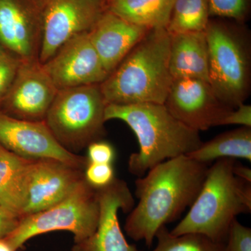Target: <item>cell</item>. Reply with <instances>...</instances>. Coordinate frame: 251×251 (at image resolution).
<instances>
[{"label": "cell", "mask_w": 251, "mask_h": 251, "mask_svg": "<svg viewBox=\"0 0 251 251\" xmlns=\"http://www.w3.org/2000/svg\"><path fill=\"white\" fill-rule=\"evenodd\" d=\"M209 168L208 163L182 155L162 162L138 178L135 185L139 202L125 223L128 237L151 247L158 229L192 205Z\"/></svg>", "instance_id": "1"}, {"label": "cell", "mask_w": 251, "mask_h": 251, "mask_svg": "<svg viewBox=\"0 0 251 251\" xmlns=\"http://www.w3.org/2000/svg\"><path fill=\"white\" fill-rule=\"evenodd\" d=\"M105 120H121L134 132L140 149L130 155L128 170L138 177L162 162L192 152L202 143L200 132L175 118L164 104H108Z\"/></svg>", "instance_id": "2"}, {"label": "cell", "mask_w": 251, "mask_h": 251, "mask_svg": "<svg viewBox=\"0 0 251 251\" xmlns=\"http://www.w3.org/2000/svg\"><path fill=\"white\" fill-rule=\"evenodd\" d=\"M170 46L166 29H150L100 84L107 105L164 104L173 80Z\"/></svg>", "instance_id": "3"}, {"label": "cell", "mask_w": 251, "mask_h": 251, "mask_svg": "<svg viewBox=\"0 0 251 251\" xmlns=\"http://www.w3.org/2000/svg\"><path fill=\"white\" fill-rule=\"evenodd\" d=\"M235 162L221 158L209 166L201 191L188 214L170 231L171 234H201L226 243L232 221L251 211V184L234 175Z\"/></svg>", "instance_id": "4"}, {"label": "cell", "mask_w": 251, "mask_h": 251, "mask_svg": "<svg viewBox=\"0 0 251 251\" xmlns=\"http://www.w3.org/2000/svg\"><path fill=\"white\" fill-rule=\"evenodd\" d=\"M243 24L210 19L204 31L209 84L216 97L231 109L244 103L250 90V45Z\"/></svg>", "instance_id": "5"}, {"label": "cell", "mask_w": 251, "mask_h": 251, "mask_svg": "<svg viewBox=\"0 0 251 251\" xmlns=\"http://www.w3.org/2000/svg\"><path fill=\"white\" fill-rule=\"evenodd\" d=\"M106 106L100 84L62 89L44 122L57 141L75 153L105 135Z\"/></svg>", "instance_id": "6"}, {"label": "cell", "mask_w": 251, "mask_h": 251, "mask_svg": "<svg viewBox=\"0 0 251 251\" xmlns=\"http://www.w3.org/2000/svg\"><path fill=\"white\" fill-rule=\"evenodd\" d=\"M99 214L97 188L84 178L57 204L22 218L18 227L4 239L16 251L31 238L53 231H69L74 234L75 243L80 242L94 233Z\"/></svg>", "instance_id": "7"}, {"label": "cell", "mask_w": 251, "mask_h": 251, "mask_svg": "<svg viewBox=\"0 0 251 251\" xmlns=\"http://www.w3.org/2000/svg\"><path fill=\"white\" fill-rule=\"evenodd\" d=\"M107 11L105 0H44L39 61H49L74 36L90 32Z\"/></svg>", "instance_id": "8"}, {"label": "cell", "mask_w": 251, "mask_h": 251, "mask_svg": "<svg viewBox=\"0 0 251 251\" xmlns=\"http://www.w3.org/2000/svg\"><path fill=\"white\" fill-rule=\"evenodd\" d=\"M0 145L28 161L53 160L85 171L87 157L72 153L57 141L45 122L27 121L0 112Z\"/></svg>", "instance_id": "9"}, {"label": "cell", "mask_w": 251, "mask_h": 251, "mask_svg": "<svg viewBox=\"0 0 251 251\" xmlns=\"http://www.w3.org/2000/svg\"><path fill=\"white\" fill-rule=\"evenodd\" d=\"M44 0H0V45L20 62L39 60Z\"/></svg>", "instance_id": "10"}, {"label": "cell", "mask_w": 251, "mask_h": 251, "mask_svg": "<svg viewBox=\"0 0 251 251\" xmlns=\"http://www.w3.org/2000/svg\"><path fill=\"white\" fill-rule=\"evenodd\" d=\"M164 105L175 118L199 132L221 126L232 110L216 97L209 82L194 78L173 80Z\"/></svg>", "instance_id": "11"}, {"label": "cell", "mask_w": 251, "mask_h": 251, "mask_svg": "<svg viewBox=\"0 0 251 251\" xmlns=\"http://www.w3.org/2000/svg\"><path fill=\"white\" fill-rule=\"evenodd\" d=\"M42 66L58 90L100 84L108 76L89 32L68 41Z\"/></svg>", "instance_id": "12"}, {"label": "cell", "mask_w": 251, "mask_h": 251, "mask_svg": "<svg viewBox=\"0 0 251 251\" xmlns=\"http://www.w3.org/2000/svg\"><path fill=\"white\" fill-rule=\"evenodd\" d=\"M99 204V221L94 233L85 240L75 243L72 251H142L128 244L118 220L122 209H133L135 201L128 185L117 179L105 187L97 189Z\"/></svg>", "instance_id": "13"}, {"label": "cell", "mask_w": 251, "mask_h": 251, "mask_svg": "<svg viewBox=\"0 0 251 251\" xmlns=\"http://www.w3.org/2000/svg\"><path fill=\"white\" fill-rule=\"evenodd\" d=\"M58 90L39 60L21 62L9 93L0 106L10 117L44 121Z\"/></svg>", "instance_id": "14"}, {"label": "cell", "mask_w": 251, "mask_h": 251, "mask_svg": "<svg viewBox=\"0 0 251 251\" xmlns=\"http://www.w3.org/2000/svg\"><path fill=\"white\" fill-rule=\"evenodd\" d=\"M84 171L60 161H32L21 219L45 210L64 199L85 178Z\"/></svg>", "instance_id": "15"}, {"label": "cell", "mask_w": 251, "mask_h": 251, "mask_svg": "<svg viewBox=\"0 0 251 251\" xmlns=\"http://www.w3.org/2000/svg\"><path fill=\"white\" fill-rule=\"evenodd\" d=\"M150 30L127 22L107 10L89 36L109 75Z\"/></svg>", "instance_id": "16"}, {"label": "cell", "mask_w": 251, "mask_h": 251, "mask_svg": "<svg viewBox=\"0 0 251 251\" xmlns=\"http://www.w3.org/2000/svg\"><path fill=\"white\" fill-rule=\"evenodd\" d=\"M170 35L169 68L173 80L194 78L209 82L205 31Z\"/></svg>", "instance_id": "17"}, {"label": "cell", "mask_w": 251, "mask_h": 251, "mask_svg": "<svg viewBox=\"0 0 251 251\" xmlns=\"http://www.w3.org/2000/svg\"><path fill=\"white\" fill-rule=\"evenodd\" d=\"M28 161L0 145V206L19 216L26 202Z\"/></svg>", "instance_id": "18"}, {"label": "cell", "mask_w": 251, "mask_h": 251, "mask_svg": "<svg viewBox=\"0 0 251 251\" xmlns=\"http://www.w3.org/2000/svg\"><path fill=\"white\" fill-rule=\"evenodd\" d=\"M174 0H108L107 10L148 29H166Z\"/></svg>", "instance_id": "19"}, {"label": "cell", "mask_w": 251, "mask_h": 251, "mask_svg": "<svg viewBox=\"0 0 251 251\" xmlns=\"http://www.w3.org/2000/svg\"><path fill=\"white\" fill-rule=\"evenodd\" d=\"M186 156L201 162L211 163L221 158H242L251 161V128L241 126L225 132Z\"/></svg>", "instance_id": "20"}, {"label": "cell", "mask_w": 251, "mask_h": 251, "mask_svg": "<svg viewBox=\"0 0 251 251\" xmlns=\"http://www.w3.org/2000/svg\"><path fill=\"white\" fill-rule=\"evenodd\" d=\"M210 19L209 0H174L166 29L170 34L201 32Z\"/></svg>", "instance_id": "21"}, {"label": "cell", "mask_w": 251, "mask_h": 251, "mask_svg": "<svg viewBox=\"0 0 251 251\" xmlns=\"http://www.w3.org/2000/svg\"><path fill=\"white\" fill-rule=\"evenodd\" d=\"M156 239L157 244L152 251H226L225 243L198 233L173 235L166 226L158 229Z\"/></svg>", "instance_id": "22"}, {"label": "cell", "mask_w": 251, "mask_h": 251, "mask_svg": "<svg viewBox=\"0 0 251 251\" xmlns=\"http://www.w3.org/2000/svg\"><path fill=\"white\" fill-rule=\"evenodd\" d=\"M251 0H209L211 17L244 23L249 18Z\"/></svg>", "instance_id": "23"}, {"label": "cell", "mask_w": 251, "mask_h": 251, "mask_svg": "<svg viewBox=\"0 0 251 251\" xmlns=\"http://www.w3.org/2000/svg\"><path fill=\"white\" fill-rule=\"evenodd\" d=\"M225 244L226 251H251V229L234 219Z\"/></svg>", "instance_id": "24"}, {"label": "cell", "mask_w": 251, "mask_h": 251, "mask_svg": "<svg viewBox=\"0 0 251 251\" xmlns=\"http://www.w3.org/2000/svg\"><path fill=\"white\" fill-rule=\"evenodd\" d=\"M21 62L11 54H0V105L9 93Z\"/></svg>", "instance_id": "25"}, {"label": "cell", "mask_w": 251, "mask_h": 251, "mask_svg": "<svg viewBox=\"0 0 251 251\" xmlns=\"http://www.w3.org/2000/svg\"><path fill=\"white\" fill-rule=\"evenodd\" d=\"M85 179L94 188L108 186L115 179V172L110 163H95L89 162L84 171Z\"/></svg>", "instance_id": "26"}, {"label": "cell", "mask_w": 251, "mask_h": 251, "mask_svg": "<svg viewBox=\"0 0 251 251\" xmlns=\"http://www.w3.org/2000/svg\"><path fill=\"white\" fill-rule=\"evenodd\" d=\"M115 157L113 147L107 142L97 140L87 147V159L90 163L112 164Z\"/></svg>", "instance_id": "27"}, {"label": "cell", "mask_w": 251, "mask_h": 251, "mask_svg": "<svg viewBox=\"0 0 251 251\" xmlns=\"http://www.w3.org/2000/svg\"><path fill=\"white\" fill-rule=\"evenodd\" d=\"M234 109L224 117L221 126L239 125L251 128V105L244 103Z\"/></svg>", "instance_id": "28"}, {"label": "cell", "mask_w": 251, "mask_h": 251, "mask_svg": "<svg viewBox=\"0 0 251 251\" xmlns=\"http://www.w3.org/2000/svg\"><path fill=\"white\" fill-rule=\"evenodd\" d=\"M21 218L0 206V239L9 236L19 224Z\"/></svg>", "instance_id": "29"}, {"label": "cell", "mask_w": 251, "mask_h": 251, "mask_svg": "<svg viewBox=\"0 0 251 251\" xmlns=\"http://www.w3.org/2000/svg\"><path fill=\"white\" fill-rule=\"evenodd\" d=\"M233 173L237 177L251 184V170L249 167L236 161L233 166Z\"/></svg>", "instance_id": "30"}, {"label": "cell", "mask_w": 251, "mask_h": 251, "mask_svg": "<svg viewBox=\"0 0 251 251\" xmlns=\"http://www.w3.org/2000/svg\"><path fill=\"white\" fill-rule=\"evenodd\" d=\"M0 251H16L5 239H0Z\"/></svg>", "instance_id": "31"}, {"label": "cell", "mask_w": 251, "mask_h": 251, "mask_svg": "<svg viewBox=\"0 0 251 251\" xmlns=\"http://www.w3.org/2000/svg\"><path fill=\"white\" fill-rule=\"evenodd\" d=\"M4 49H2V47H1V46L0 45V54L2 53L3 52H4Z\"/></svg>", "instance_id": "32"}, {"label": "cell", "mask_w": 251, "mask_h": 251, "mask_svg": "<svg viewBox=\"0 0 251 251\" xmlns=\"http://www.w3.org/2000/svg\"><path fill=\"white\" fill-rule=\"evenodd\" d=\"M105 1H106V2H107V1H108V0H105Z\"/></svg>", "instance_id": "33"}]
</instances>
